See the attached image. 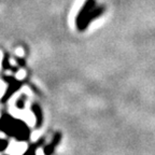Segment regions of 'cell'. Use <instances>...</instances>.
I'll return each mask as SVG.
<instances>
[{
	"instance_id": "obj_1",
	"label": "cell",
	"mask_w": 155,
	"mask_h": 155,
	"mask_svg": "<svg viewBox=\"0 0 155 155\" xmlns=\"http://www.w3.org/2000/svg\"><path fill=\"white\" fill-rule=\"evenodd\" d=\"M0 131L8 136L15 137L18 141H25L29 138L27 123L21 119H15L9 114H5L0 117Z\"/></svg>"
},
{
	"instance_id": "obj_2",
	"label": "cell",
	"mask_w": 155,
	"mask_h": 155,
	"mask_svg": "<svg viewBox=\"0 0 155 155\" xmlns=\"http://www.w3.org/2000/svg\"><path fill=\"white\" fill-rule=\"evenodd\" d=\"M104 10V7H97L95 0H86V2L83 5L75 19L77 28L81 31L86 29L93 19L97 18L102 14Z\"/></svg>"
},
{
	"instance_id": "obj_3",
	"label": "cell",
	"mask_w": 155,
	"mask_h": 155,
	"mask_svg": "<svg viewBox=\"0 0 155 155\" xmlns=\"http://www.w3.org/2000/svg\"><path fill=\"white\" fill-rule=\"evenodd\" d=\"M5 81L8 82V88L7 91L5 92V95L2 97V101L5 102L8 99H9L10 97L12 96L17 90H19V87H21V83L16 80V79H12V78H8L5 77Z\"/></svg>"
},
{
	"instance_id": "obj_4",
	"label": "cell",
	"mask_w": 155,
	"mask_h": 155,
	"mask_svg": "<svg viewBox=\"0 0 155 155\" xmlns=\"http://www.w3.org/2000/svg\"><path fill=\"white\" fill-rule=\"evenodd\" d=\"M27 149V144L24 141H14L8 147V153L10 155H24Z\"/></svg>"
},
{
	"instance_id": "obj_5",
	"label": "cell",
	"mask_w": 155,
	"mask_h": 155,
	"mask_svg": "<svg viewBox=\"0 0 155 155\" xmlns=\"http://www.w3.org/2000/svg\"><path fill=\"white\" fill-rule=\"evenodd\" d=\"M31 112L34 113L35 117H36V126L40 127L42 125V121H43V115H42L41 108L38 104H32L31 106Z\"/></svg>"
},
{
	"instance_id": "obj_6",
	"label": "cell",
	"mask_w": 155,
	"mask_h": 155,
	"mask_svg": "<svg viewBox=\"0 0 155 155\" xmlns=\"http://www.w3.org/2000/svg\"><path fill=\"white\" fill-rule=\"evenodd\" d=\"M25 104H26V96H25V95H21V96L17 98L16 102H15V107H16L18 110H24Z\"/></svg>"
},
{
	"instance_id": "obj_7",
	"label": "cell",
	"mask_w": 155,
	"mask_h": 155,
	"mask_svg": "<svg viewBox=\"0 0 155 155\" xmlns=\"http://www.w3.org/2000/svg\"><path fill=\"white\" fill-rule=\"evenodd\" d=\"M54 148H55V145L53 144V143H51V144H48L44 148V154L45 155H51L52 153H53V151H54Z\"/></svg>"
},
{
	"instance_id": "obj_8",
	"label": "cell",
	"mask_w": 155,
	"mask_h": 155,
	"mask_svg": "<svg viewBox=\"0 0 155 155\" xmlns=\"http://www.w3.org/2000/svg\"><path fill=\"white\" fill-rule=\"evenodd\" d=\"M37 151L38 150L35 149V145H32V147H29V148L27 149V151L25 152L24 155H37Z\"/></svg>"
},
{
	"instance_id": "obj_9",
	"label": "cell",
	"mask_w": 155,
	"mask_h": 155,
	"mask_svg": "<svg viewBox=\"0 0 155 155\" xmlns=\"http://www.w3.org/2000/svg\"><path fill=\"white\" fill-rule=\"evenodd\" d=\"M8 147H9L8 141L5 140V139H0V151L5 150V149H8Z\"/></svg>"
},
{
	"instance_id": "obj_10",
	"label": "cell",
	"mask_w": 155,
	"mask_h": 155,
	"mask_svg": "<svg viewBox=\"0 0 155 155\" xmlns=\"http://www.w3.org/2000/svg\"><path fill=\"white\" fill-rule=\"evenodd\" d=\"M2 67L5 68V70H8L9 68H11V66H10V63H9V59H8V56H5V58H3V61H2Z\"/></svg>"
},
{
	"instance_id": "obj_11",
	"label": "cell",
	"mask_w": 155,
	"mask_h": 155,
	"mask_svg": "<svg viewBox=\"0 0 155 155\" xmlns=\"http://www.w3.org/2000/svg\"><path fill=\"white\" fill-rule=\"evenodd\" d=\"M39 134H40L39 131H35V133L32 134V135H31V139H32V140H37V139H38Z\"/></svg>"
},
{
	"instance_id": "obj_12",
	"label": "cell",
	"mask_w": 155,
	"mask_h": 155,
	"mask_svg": "<svg viewBox=\"0 0 155 155\" xmlns=\"http://www.w3.org/2000/svg\"><path fill=\"white\" fill-rule=\"evenodd\" d=\"M9 155H10V154H9Z\"/></svg>"
}]
</instances>
